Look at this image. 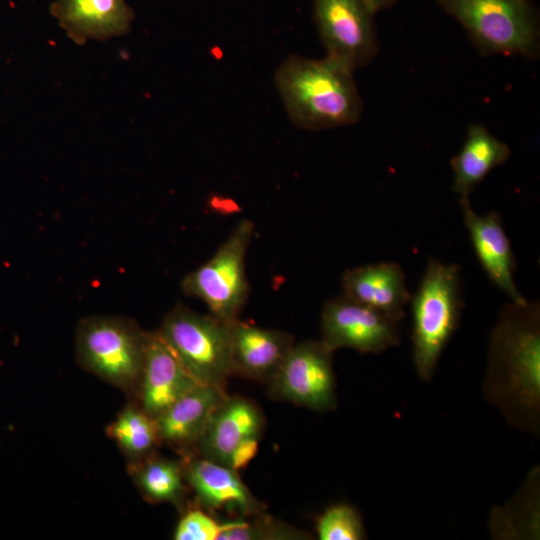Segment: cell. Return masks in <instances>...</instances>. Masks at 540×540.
Wrapping results in <instances>:
<instances>
[{"instance_id": "6", "label": "cell", "mask_w": 540, "mask_h": 540, "mask_svg": "<svg viewBox=\"0 0 540 540\" xmlns=\"http://www.w3.org/2000/svg\"><path fill=\"white\" fill-rule=\"evenodd\" d=\"M148 333L131 319L91 316L80 321L76 333L79 363L109 384L136 389Z\"/></svg>"}, {"instance_id": "11", "label": "cell", "mask_w": 540, "mask_h": 540, "mask_svg": "<svg viewBox=\"0 0 540 540\" xmlns=\"http://www.w3.org/2000/svg\"><path fill=\"white\" fill-rule=\"evenodd\" d=\"M186 483L204 510L232 512L237 518L263 513V505L242 481L238 471L199 455L182 462Z\"/></svg>"}, {"instance_id": "13", "label": "cell", "mask_w": 540, "mask_h": 540, "mask_svg": "<svg viewBox=\"0 0 540 540\" xmlns=\"http://www.w3.org/2000/svg\"><path fill=\"white\" fill-rule=\"evenodd\" d=\"M460 206L464 224L482 269L512 302H524L526 298L518 291L514 282L516 259L501 216L497 212L479 215L470 206V200H461Z\"/></svg>"}, {"instance_id": "16", "label": "cell", "mask_w": 540, "mask_h": 540, "mask_svg": "<svg viewBox=\"0 0 540 540\" xmlns=\"http://www.w3.org/2000/svg\"><path fill=\"white\" fill-rule=\"evenodd\" d=\"M294 345L290 334L242 322H230L234 374L268 383Z\"/></svg>"}, {"instance_id": "15", "label": "cell", "mask_w": 540, "mask_h": 540, "mask_svg": "<svg viewBox=\"0 0 540 540\" xmlns=\"http://www.w3.org/2000/svg\"><path fill=\"white\" fill-rule=\"evenodd\" d=\"M50 13L78 44L123 36L134 20L125 0H55Z\"/></svg>"}, {"instance_id": "24", "label": "cell", "mask_w": 540, "mask_h": 540, "mask_svg": "<svg viewBox=\"0 0 540 540\" xmlns=\"http://www.w3.org/2000/svg\"><path fill=\"white\" fill-rule=\"evenodd\" d=\"M226 528V521L219 522L203 508H189L180 518L173 538L175 540H219Z\"/></svg>"}, {"instance_id": "17", "label": "cell", "mask_w": 540, "mask_h": 540, "mask_svg": "<svg viewBox=\"0 0 540 540\" xmlns=\"http://www.w3.org/2000/svg\"><path fill=\"white\" fill-rule=\"evenodd\" d=\"M344 295L399 322L411 294L405 274L395 262H381L346 270L341 278Z\"/></svg>"}, {"instance_id": "9", "label": "cell", "mask_w": 540, "mask_h": 540, "mask_svg": "<svg viewBox=\"0 0 540 540\" xmlns=\"http://www.w3.org/2000/svg\"><path fill=\"white\" fill-rule=\"evenodd\" d=\"M332 353L321 341L294 344L267 383L270 395L317 412L335 409L337 395Z\"/></svg>"}, {"instance_id": "12", "label": "cell", "mask_w": 540, "mask_h": 540, "mask_svg": "<svg viewBox=\"0 0 540 540\" xmlns=\"http://www.w3.org/2000/svg\"><path fill=\"white\" fill-rule=\"evenodd\" d=\"M261 409L250 399L228 396L212 412L195 445L197 455L228 466L243 443L259 439L264 428Z\"/></svg>"}, {"instance_id": "18", "label": "cell", "mask_w": 540, "mask_h": 540, "mask_svg": "<svg viewBox=\"0 0 540 540\" xmlns=\"http://www.w3.org/2000/svg\"><path fill=\"white\" fill-rule=\"evenodd\" d=\"M226 395L222 387L196 384L156 418L160 440L181 450L194 448Z\"/></svg>"}, {"instance_id": "25", "label": "cell", "mask_w": 540, "mask_h": 540, "mask_svg": "<svg viewBox=\"0 0 540 540\" xmlns=\"http://www.w3.org/2000/svg\"><path fill=\"white\" fill-rule=\"evenodd\" d=\"M366 1L371 6V8L377 13L380 10L387 9L393 6L399 0H366Z\"/></svg>"}, {"instance_id": "4", "label": "cell", "mask_w": 540, "mask_h": 540, "mask_svg": "<svg viewBox=\"0 0 540 540\" xmlns=\"http://www.w3.org/2000/svg\"><path fill=\"white\" fill-rule=\"evenodd\" d=\"M467 32L481 55L535 58L539 16L532 0H436Z\"/></svg>"}, {"instance_id": "1", "label": "cell", "mask_w": 540, "mask_h": 540, "mask_svg": "<svg viewBox=\"0 0 540 540\" xmlns=\"http://www.w3.org/2000/svg\"><path fill=\"white\" fill-rule=\"evenodd\" d=\"M483 393L510 426L539 436V302L511 301L500 310L489 336Z\"/></svg>"}, {"instance_id": "20", "label": "cell", "mask_w": 540, "mask_h": 540, "mask_svg": "<svg viewBox=\"0 0 540 540\" xmlns=\"http://www.w3.org/2000/svg\"><path fill=\"white\" fill-rule=\"evenodd\" d=\"M131 464L134 481L147 500L183 504L186 480L182 462L150 454Z\"/></svg>"}, {"instance_id": "10", "label": "cell", "mask_w": 540, "mask_h": 540, "mask_svg": "<svg viewBox=\"0 0 540 540\" xmlns=\"http://www.w3.org/2000/svg\"><path fill=\"white\" fill-rule=\"evenodd\" d=\"M320 324V341L332 352L378 354L400 343L398 322L344 294L324 304Z\"/></svg>"}, {"instance_id": "7", "label": "cell", "mask_w": 540, "mask_h": 540, "mask_svg": "<svg viewBox=\"0 0 540 540\" xmlns=\"http://www.w3.org/2000/svg\"><path fill=\"white\" fill-rule=\"evenodd\" d=\"M253 233L254 223L241 220L215 254L182 280L183 291L202 300L222 321L238 319L248 298L245 258Z\"/></svg>"}, {"instance_id": "23", "label": "cell", "mask_w": 540, "mask_h": 540, "mask_svg": "<svg viewBox=\"0 0 540 540\" xmlns=\"http://www.w3.org/2000/svg\"><path fill=\"white\" fill-rule=\"evenodd\" d=\"M308 535L270 517L258 515L253 522L244 518L226 521V528L219 540H256V539H306Z\"/></svg>"}, {"instance_id": "3", "label": "cell", "mask_w": 540, "mask_h": 540, "mask_svg": "<svg viewBox=\"0 0 540 540\" xmlns=\"http://www.w3.org/2000/svg\"><path fill=\"white\" fill-rule=\"evenodd\" d=\"M461 268L430 258L411 295L413 363L418 377L430 381L440 357L459 327L464 306Z\"/></svg>"}, {"instance_id": "5", "label": "cell", "mask_w": 540, "mask_h": 540, "mask_svg": "<svg viewBox=\"0 0 540 540\" xmlns=\"http://www.w3.org/2000/svg\"><path fill=\"white\" fill-rule=\"evenodd\" d=\"M156 332L197 383L224 388L234 374L230 322L178 304Z\"/></svg>"}, {"instance_id": "2", "label": "cell", "mask_w": 540, "mask_h": 540, "mask_svg": "<svg viewBox=\"0 0 540 540\" xmlns=\"http://www.w3.org/2000/svg\"><path fill=\"white\" fill-rule=\"evenodd\" d=\"M353 72L325 56L289 54L274 73V86L292 124L319 131L356 123L363 111Z\"/></svg>"}, {"instance_id": "22", "label": "cell", "mask_w": 540, "mask_h": 540, "mask_svg": "<svg viewBox=\"0 0 540 540\" xmlns=\"http://www.w3.org/2000/svg\"><path fill=\"white\" fill-rule=\"evenodd\" d=\"M320 540H362L366 532L358 510L347 503H337L326 508L316 520Z\"/></svg>"}, {"instance_id": "19", "label": "cell", "mask_w": 540, "mask_h": 540, "mask_svg": "<svg viewBox=\"0 0 540 540\" xmlns=\"http://www.w3.org/2000/svg\"><path fill=\"white\" fill-rule=\"evenodd\" d=\"M510 155V147L484 125H471L460 151L450 161L454 174L452 190L459 200H469L486 175L505 163Z\"/></svg>"}, {"instance_id": "14", "label": "cell", "mask_w": 540, "mask_h": 540, "mask_svg": "<svg viewBox=\"0 0 540 540\" xmlns=\"http://www.w3.org/2000/svg\"><path fill=\"white\" fill-rule=\"evenodd\" d=\"M196 384L158 333H148L136 387L139 406L156 419Z\"/></svg>"}, {"instance_id": "8", "label": "cell", "mask_w": 540, "mask_h": 540, "mask_svg": "<svg viewBox=\"0 0 540 540\" xmlns=\"http://www.w3.org/2000/svg\"><path fill=\"white\" fill-rule=\"evenodd\" d=\"M312 10L327 57L352 71L375 58L379 51L376 12L366 0H312Z\"/></svg>"}, {"instance_id": "21", "label": "cell", "mask_w": 540, "mask_h": 540, "mask_svg": "<svg viewBox=\"0 0 540 540\" xmlns=\"http://www.w3.org/2000/svg\"><path fill=\"white\" fill-rule=\"evenodd\" d=\"M106 432L132 462L152 454L161 441L156 419L139 405L124 408L107 426Z\"/></svg>"}]
</instances>
